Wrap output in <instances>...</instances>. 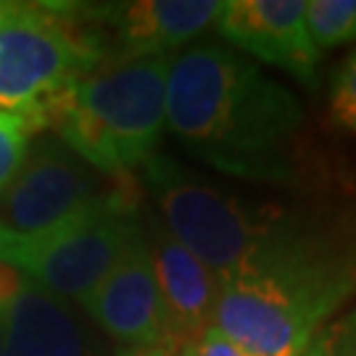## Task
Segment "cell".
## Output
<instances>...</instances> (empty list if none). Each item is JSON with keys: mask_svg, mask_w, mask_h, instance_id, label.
<instances>
[{"mask_svg": "<svg viewBox=\"0 0 356 356\" xmlns=\"http://www.w3.org/2000/svg\"><path fill=\"white\" fill-rule=\"evenodd\" d=\"M148 177L164 227L216 280L256 267L298 232L293 222L256 211L172 161L151 159Z\"/></svg>", "mask_w": 356, "mask_h": 356, "instance_id": "obj_4", "label": "cell"}, {"mask_svg": "<svg viewBox=\"0 0 356 356\" xmlns=\"http://www.w3.org/2000/svg\"><path fill=\"white\" fill-rule=\"evenodd\" d=\"M225 3L219 0H140L98 11L111 29L108 58H145L169 53L216 24ZM106 58V61H108Z\"/></svg>", "mask_w": 356, "mask_h": 356, "instance_id": "obj_11", "label": "cell"}, {"mask_svg": "<svg viewBox=\"0 0 356 356\" xmlns=\"http://www.w3.org/2000/svg\"><path fill=\"white\" fill-rule=\"evenodd\" d=\"M3 341H6V309H0V356H3Z\"/></svg>", "mask_w": 356, "mask_h": 356, "instance_id": "obj_21", "label": "cell"}, {"mask_svg": "<svg viewBox=\"0 0 356 356\" xmlns=\"http://www.w3.org/2000/svg\"><path fill=\"white\" fill-rule=\"evenodd\" d=\"M98 195L92 166L58 138L29 143L22 166L0 191V229L35 235L64 222Z\"/></svg>", "mask_w": 356, "mask_h": 356, "instance_id": "obj_7", "label": "cell"}, {"mask_svg": "<svg viewBox=\"0 0 356 356\" xmlns=\"http://www.w3.org/2000/svg\"><path fill=\"white\" fill-rule=\"evenodd\" d=\"M3 356H90L88 335L66 298L24 277L6 309Z\"/></svg>", "mask_w": 356, "mask_h": 356, "instance_id": "obj_12", "label": "cell"}, {"mask_svg": "<svg viewBox=\"0 0 356 356\" xmlns=\"http://www.w3.org/2000/svg\"><path fill=\"white\" fill-rule=\"evenodd\" d=\"M140 235L135 201L124 191H108L35 235L0 229V261L45 291L79 304Z\"/></svg>", "mask_w": 356, "mask_h": 356, "instance_id": "obj_5", "label": "cell"}, {"mask_svg": "<svg viewBox=\"0 0 356 356\" xmlns=\"http://www.w3.org/2000/svg\"><path fill=\"white\" fill-rule=\"evenodd\" d=\"M330 111L338 124L356 132V51L348 53L332 74Z\"/></svg>", "mask_w": 356, "mask_h": 356, "instance_id": "obj_16", "label": "cell"}, {"mask_svg": "<svg viewBox=\"0 0 356 356\" xmlns=\"http://www.w3.org/2000/svg\"><path fill=\"white\" fill-rule=\"evenodd\" d=\"M172 56L108 58L26 114L92 169L119 175L148 164L166 129V74Z\"/></svg>", "mask_w": 356, "mask_h": 356, "instance_id": "obj_3", "label": "cell"}, {"mask_svg": "<svg viewBox=\"0 0 356 356\" xmlns=\"http://www.w3.org/2000/svg\"><path fill=\"white\" fill-rule=\"evenodd\" d=\"M151 256L164 309V346L175 354L182 346L214 325L219 280L195 256L172 238L164 222H153Z\"/></svg>", "mask_w": 356, "mask_h": 356, "instance_id": "obj_10", "label": "cell"}, {"mask_svg": "<svg viewBox=\"0 0 356 356\" xmlns=\"http://www.w3.org/2000/svg\"><path fill=\"white\" fill-rule=\"evenodd\" d=\"M166 124L182 145L227 175L285 182L296 164L304 108L243 53L198 45L172 56Z\"/></svg>", "mask_w": 356, "mask_h": 356, "instance_id": "obj_1", "label": "cell"}, {"mask_svg": "<svg viewBox=\"0 0 356 356\" xmlns=\"http://www.w3.org/2000/svg\"><path fill=\"white\" fill-rule=\"evenodd\" d=\"M79 306L127 351L164 346V309L145 232L122 254L114 269L90 291L88 298L79 301Z\"/></svg>", "mask_w": 356, "mask_h": 356, "instance_id": "obj_8", "label": "cell"}, {"mask_svg": "<svg viewBox=\"0 0 356 356\" xmlns=\"http://www.w3.org/2000/svg\"><path fill=\"white\" fill-rule=\"evenodd\" d=\"M175 356H248V354L238 343H232L216 325H211L201 335H195L193 341H188Z\"/></svg>", "mask_w": 356, "mask_h": 356, "instance_id": "obj_17", "label": "cell"}, {"mask_svg": "<svg viewBox=\"0 0 356 356\" xmlns=\"http://www.w3.org/2000/svg\"><path fill=\"white\" fill-rule=\"evenodd\" d=\"M354 293V264L298 229L256 267L219 280L214 325L248 356H304Z\"/></svg>", "mask_w": 356, "mask_h": 356, "instance_id": "obj_2", "label": "cell"}, {"mask_svg": "<svg viewBox=\"0 0 356 356\" xmlns=\"http://www.w3.org/2000/svg\"><path fill=\"white\" fill-rule=\"evenodd\" d=\"M35 132L38 129L26 114L0 108V191L22 166Z\"/></svg>", "mask_w": 356, "mask_h": 356, "instance_id": "obj_14", "label": "cell"}, {"mask_svg": "<svg viewBox=\"0 0 356 356\" xmlns=\"http://www.w3.org/2000/svg\"><path fill=\"white\" fill-rule=\"evenodd\" d=\"M304 356H356V306L330 319L314 335Z\"/></svg>", "mask_w": 356, "mask_h": 356, "instance_id": "obj_15", "label": "cell"}, {"mask_svg": "<svg viewBox=\"0 0 356 356\" xmlns=\"http://www.w3.org/2000/svg\"><path fill=\"white\" fill-rule=\"evenodd\" d=\"M22 282H24V275L19 269H13L0 261V309L11 306V301L16 298L19 288H22Z\"/></svg>", "mask_w": 356, "mask_h": 356, "instance_id": "obj_18", "label": "cell"}, {"mask_svg": "<svg viewBox=\"0 0 356 356\" xmlns=\"http://www.w3.org/2000/svg\"><path fill=\"white\" fill-rule=\"evenodd\" d=\"M122 356H175V354L161 351V348H145V351H127V354H122Z\"/></svg>", "mask_w": 356, "mask_h": 356, "instance_id": "obj_20", "label": "cell"}, {"mask_svg": "<svg viewBox=\"0 0 356 356\" xmlns=\"http://www.w3.org/2000/svg\"><path fill=\"white\" fill-rule=\"evenodd\" d=\"M22 6H24V3H13V0H0V24H3V22H8L11 16H16V13L22 11Z\"/></svg>", "mask_w": 356, "mask_h": 356, "instance_id": "obj_19", "label": "cell"}, {"mask_svg": "<svg viewBox=\"0 0 356 356\" xmlns=\"http://www.w3.org/2000/svg\"><path fill=\"white\" fill-rule=\"evenodd\" d=\"M216 24L238 51L317 85L322 53L306 29V0H229Z\"/></svg>", "mask_w": 356, "mask_h": 356, "instance_id": "obj_9", "label": "cell"}, {"mask_svg": "<svg viewBox=\"0 0 356 356\" xmlns=\"http://www.w3.org/2000/svg\"><path fill=\"white\" fill-rule=\"evenodd\" d=\"M306 29L319 53L356 40V0L306 3Z\"/></svg>", "mask_w": 356, "mask_h": 356, "instance_id": "obj_13", "label": "cell"}, {"mask_svg": "<svg viewBox=\"0 0 356 356\" xmlns=\"http://www.w3.org/2000/svg\"><path fill=\"white\" fill-rule=\"evenodd\" d=\"M106 61V45L64 6L24 3L0 24V108L32 114Z\"/></svg>", "mask_w": 356, "mask_h": 356, "instance_id": "obj_6", "label": "cell"}]
</instances>
